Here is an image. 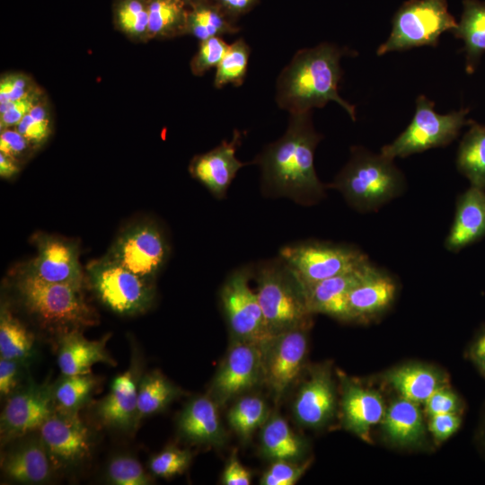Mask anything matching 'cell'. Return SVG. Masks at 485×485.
<instances>
[{
	"label": "cell",
	"instance_id": "obj_44",
	"mask_svg": "<svg viewBox=\"0 0 485 485\" xmlns=\"http://www.w3.org/2000/svg\"><path fill=\"white\" fill-rule=\"evenodd\" d=\"M221 37H212L200 41L197 54L190 61V69L195 75H202L213 66H217L228 49Z\"/></svg>",
	"mask_w": 485,
	"mask_h": 485
},
{
	"label": "cell",
	"instance_id": "obj_53",
	"mask_svg": "<svg viewBox=\"0 0 485 485\" xmlns=\"http://www.w3.org/2000/svg\"><path fill=\"white\" fill-rule=\"evenodd\" d=\"M18 163L15 159L0 153V176L9 179L16 175L20 170Z\"/></svg>",
	"mask_w": 485,
	"mask_h": 485
},
{
	"label": "cell",
	"instance_id": "obj_2",
	"mask_svg": "<svg viewBox=\"0 0 485 485\" xmlns=\"http://www.w3.org/2000/svg\"><path fill=\"white\" fill-rule=\"evenodd\" d=\"M343 55L344 49L330 43L298 51L278 79V104L291 114H298L334 101L355 120V107L338 93Z\"/></svg>",
	"mask_w": 485,
	"mask_h": 485
},
{
	"label": "cell",
	"instance_id": "obj_4",
	"mask_svg": "<svg viewBox=\"0 0 485 485\" xmlns=\"http://www.w3.org/2000/svg\"><path fill=\"white\" fill-rule=\"evenodd\" d=\"M392 161L381 154L355 148L331 187L340 190L348 204L358 210L376 209L403 190V176Z\"/></svg>",
	"mask_w": 485,
	"mask_h": 485
},
{
	"label": "cell",
	"instance_id": "obj_18",
	"mask_svg": "<svg viewBox=\"0 0 485 485\" xmlns=\"http://www.w3.org/2000/svg\"><path fill=\"white\" fill-rule=\"evenodd\" d=\"M336 396L331 373L319 368L302 384L294 401L295 419L307 428H320L332 417Z\"/></svg>",
	"mask_w": 485,
	"mask_h": 485
},
{
	"label": "cell",
	"instance_id": "obj_29",
	"mask_svg": "<svg viewBox=\"0 0 485 485\" xmlns=\"http://www.w3.org/2000/svg\"><path fill=\"white\" fill-rule=\"evenodd\" d=\"M451 31L463 40L466 71L473 73L485 52V4L466 0L461 22Z\"/></svg>",
	"mask_w": 485,
	"mask_h": 485
},
{
	"label": "cell",
	"instance_id": "obj_33",
	"mask_svg": "<svg viewBox=\"0 0 485 485\" xmlns=\"http://www.w3.org/2000/svg\"><path fill=\"white\" fill-rule=\"evenodd\" d=\"M182 391L154 370L142 375L137 392V420L163 411Z\"/></svg>",
	"mask_w": 485,
	"mask_h": 485
},
{
	"label": "cell",
	"instance_id": "obj_23",
	"mask_svg": "<svg viewBox=\"0 0 485 485\" xmlns=\"http://www.w3.org/2000/svg\"><path fill=\"white\" fill-rule=\"evenodd\" d=\"M178 429L185 439L212 445H221L225 433L216 401L207 395L190 400L178 417Z\"/></svg>",
	"mask_w": 485,
	"mask_h": 485
},
{
	"label": "cell",
	"instance_id": "obj_28",
	"mask_svg": "<svg viewBox=\"0 0 485 485\" xmlns=\"http://www.w3.org/2000/svg\"><path fill=\"white\" fill-rule=\"evenodd\" d=\"M386 380L401 397L418 404L425 401L446 381L435 370L422 366H404L386 375Z\"/></svg>",
	"mask_w": 485,
	"mask_h": 485
},
{
	"label": "cell",
	"instance_id": "obj_14",
	"mask_svg": "<svg viewBox=\"0 0 485 485\" xmlns=\"http://www.w3.org/2000/svg\"><path fill=\"white\" fill-rule=\"evenodd\" d=\"M39 430L53 467L76 466L91 454V433L78 412L55 408Z\"/></svg>",
	"mask_w": 485,
	"mask_h": 485
},
{
	"label": "cell",
	"instance_id": "obj_19",
	"mask_svg": "<svg viewBox=\"0 0 485 485\" xmlns=\"http://www.w3.org/2000/svg\"><path fill=\"white\" fill-rule=\"evenodd\" d=\"M241 134L234 133L230 142L224 141L213 150L196 156L190 166V172L216 198H222L239 169L245 163L235 157Z\"/></svg>",
	"mask_w": 485,
	"mask_h": 485
},
{
	"label": "cell",
	"instance_id": "obj_41",
	"mask_svg": "<svg viewBox=\"0 0 485 485\" xmlns=\"http://www.w3.org/2000/svg\"><path fill=\"white\" fill-rule=\"evenodd\" d=\"M106 481L114 485H147L150 476L137 459L127 454L116 455L109 462Z\"/></svg>",
	"mask_w": 485,
	"mask_h": 485
},
{
	"label": "cell",
	"instance_id": "obj_34",
	"mask_svg": "<svg viewBox=\"0 0 485 485\" xmlns=\"http://www.w3.org/2000/svg\"><path fill=\"white\" fill-rule=\"evenodd\" d=\"M148 9L150 40L187 34L189 6L183 0H148Z\"/></svg>",
	"mask_w": 485,
	"mask_h": 485
},
{
	"label": "cell",
	"instance_id": "obj_31",
	"mask_svg": "<svg viewBox=\"0 0 485 485\" xmlns=\"http://www.w3.org/2000/svg\"><path fill=\"white\" fill-rule=\"evenodd\" d=\"M239 31L214 0H203L189 6L187 34L200 41L224 34H234Z\"/></svg>",
	"mask_w": 485,
	"mask_h": 485
},
{
	"label": "cell",
	"instance_id": "obj_27",
	"mask_svg": "<svg viewBox=\"0 0 485 485\" xmlns=\"http://www.w3.org/2000/svg\"><path fill=\"white\" fill-rule=\"evenodd\" d=\"M382 422L386 437L396 445H415L425 436L419 404L405 398L400 397L390 404Z\"/></svg>",
	"mask_w": 485,
	"mask_h": 485
},
{
	"label": "cell",
	"instance_id": "obj_15",
	"mask_svg": "<svg viewBox=\"0 0 485 485\" xmlns=\"http://www.w3.org/2000/svg\"><path fill=\"white\" fill-rule=\"evenodd\" d=\"M254 342L234 339L212 384L213 397L225 403L263 379V349Z\"/></svg>",
	"mask_w": 485,
	"mask_h": 485
},
{
	"label": "cell",
	"instance_id": "obj_35",
	"mask_svg": "<svg viewBox=\"0 0 485 485\" xmlns=\"http://www.w3.org/2000/svg\"><path fill=\"white\" fill-rule=\"evenodd\" d=\"M457 167L472 186L485 189V126L470 122L459 146Z\"/></svg>",
	"mask_w": 485,
	"mask_h": 485
},
{
	"label": "cell",
	"instance_id": "obj_21",
	"mask_svg": "<svg viewBox=\"0 0 485 485\" xmlns=\"http://www.w3.org/2000/svg\"><path fill=\"white\" fill-rule=\"evenodd\" d=\"M52 463L39 436L22 440L6 451L1 468L11 481L22 484H41L51 477Z\"/></svg>",
	"mask_w": 485,
	"mask_h": 485
},
{
	"label": "cell",
	"instance_id": "obj_13",
	"mask_svg": "<svg viewBox=\"0 0 485 485\" xmlns=\"http://www.w3.org/2000/svg\"><path fill=\"white\" fill-rule=\"evenodd\" d=\"M306 328L274 335L263 347V379L276 401L299 376L307 352Z\"/></svg>",
	"mask_w": 485,
	"mask_h": 485
},
{
	"label": "cell",
	"instance_id": "obj_11",
	"mask_svg": "<svg viewBox=\"0 0 485 485\" xmlns=\"http://www.w3.org/2000/svg\"><path fill=\"white\" fill-rule=\"evenodd\" d=\"M168 245L159 227L151 222L125 229L107 257L140 278L151 281L163 266Z\"/></svg>",
	"mask_w": 485,
	"mask_h": 485
},
{
	"label": "cell",
	"instance_id": "obj_5",
	"mask_svg": "<svg viewBox=\"0 0 485 485\" xmlns=\"http://www.w3.org/2000/svg\"><path fill=\"white\" fill-rule=\"evenodd\" d=\"M256 294L267 328L273 336L307 327L313 313L308 309L304 289L281 259L260 265Z\"/></svg>",
	"mask_w": 485,
	"mask_h": 485
},
{
	"label": "cell",
	"instance_id": "obj_7",
	"mask_svg": "<svg viewBox=\"0 0 485 485\" xmlns=\"http://www.w3.org/2000/svg\"><path fill=\"white\" fill-rule=\"evenodd\" d=\"M467 109L439 114L434 110V102L425 95L416 100V111L407 128L391 144L384 146L381 154L393 160L396 157L420 153L428 149L445 146L459 134L468 120Z\"/></svg>",
	"mask_w": 485,
	"mask_h": 485
},
{
	"label": "cell",
	"instance_id": "obj_32",
	"mask_svg": "<svg viewBox=\"0 0 485 485\" xmlns=\"http://www.w3.org/2000/svg\"><path fill=\"white\" fill-rule=\"evenodd\" d=\"M33 335L13 315L5 304L0 310V357L29 365L35 356Z\"/></svg>",
	"mask_w": 485,
	"mask_h": 485
},
{
	"label": "cell",
	"instance_id": "obj_8",
	"mask_svg": "<svg viewBox=\"0 0 485 485\" xmlns=\"http://www.w3.org/2000/svg\"><path fill=\"white\" fill-rule=\"evenodd\" d=\"M91 287L108 309L119 315H135L148 310L154 299L151 281L125 269L107 256L89 264Z\"/></svg>",
	"mask_w": 485,
	"mask_h": 485
},
{
	"label": "cell",
	"instance_id": "obj_6",
	"mask_svg": "<svg viewBox=\"0 0 485 485\" xmlns=\"http://www.w3.org/2000/svg\"><path fill=\"white\" fill-rule=\"evenodd\" d=\"M456 26L445 0L410 1L395 14L391 34L378 47L376 54L382 56L420 46L436 47L440 35Z\"/></svg>",
	"mask_w": 485,
	"mask_h": 485
},
{
	"label": "cell",
	"instance_id": "obj_16",
	"mask_svg": "<svg viewBox=\"0 0 485 485\" xmlns=\"http://www.w3.org/2000/svg\"><path fill=\"white\" fill-rule=\"evenodd\" d=\"M38 253L22 270L43 281L82 287L83 275L75 242L39 234L34 236Z\"/></svg>",
	"mask_w": 485,
	"mask_h": 485
},
{
	"label": "cell",
	"instance_id": "obj_38",
	"mask_svg": "<svg viewBox=\"0 0 485 485\" xmlns=\"http://www.w3.org/2000/svg\"><path fill=\"white\" fill-rule=\"evenodd\" d=\"M266 402L256 396L241 398L227 414L230 427L243 438L249 437L258 428L269 419Z\"/></svg>",
	"mask_w": 485,
	"mask_h": 485
},
{
	"label": "cell",
	"instance_id": "obj_36",
	"mask_svg": "<svg viewBox=\"0 0 485 485\" xmlns=\"http://www.w3.org/2000/svg\"><path fill=\"white\" fill-rule=\"evenodd\" d=\"M98 380L89 374L63 375L53 384L55 408L78 412L91 399Z\"/></svg>",
	"mask_w": 485,
	"mask_h": 485
},
{
	"label": "cell",
	"instance_id": "obj_12",
	"mask_svg": "<svg viewBox=\"0 0 485 485\" xmlns=\"http://www.w3.org/2000/svg\"><path fill=\"white\" fill-rule=\"evenodd\" d=\"M6 400L0 418L2 445L39 430L55 410L48 382L29 380Z\"/></svg>",
	"mask_w": 485,
	"mask_h": 485
},
{
	"label": "cell",
	"instance_id": "obj_1",
	"mask_svg": "<svg viewBox=\"0 0 485 485\" xmlns=\"http://www.w3.org/2000/svg\"><path fill=\"white\" fill-rule=\"evenodd\" d=\"M321 137L313 127L310 111L291 114L285 135L257 158L265 188L303 204L320 199L323 185L316 175L313 159Z\"/></svg>",
	"mask_w": 485,
	"mask_h": 485
},
{
	"label": "cell",
	"instance_id": "obj_25",
	"mask_svg": "<svg viewBox=\"0 0 485 485\" xmlns=\"http://www.w3.org/2000/svg\"><path fill=\"white\" fill-rule=\"evenodd\" d=\"M341 410L345 427L366 441L372 427L382 421L385 413L379 393L348 382L343 387Z\"/></svg>",
	"mask_w": 485,
	"mask_h": 485
},
{
	"label": "cell",
	"instance_id": "obj_56",
	"mask_svg": "<svg viewBox=\"0 0 485 485\" xmlns=\"http://www.w3.org/2000/svg\"><path fill=\"white\" fill-rule=\"evenodd\" d=\"M183 1L187 4L188 6H190L197 2L203 1V0H183Z\"/></svg>",
	"mask_w": 485,
	"mask_h": 485
},
{
	"label": "cell",
	"instance_id": "obj_40",
	"mask_svg": "<svg viewBox=\"0 0 485 485\" xmlns=\"http://www.w3.org/2000/svg\"><path fill=\"white\" fill-rule=\"evenodd\" d=\"M52 119L44 97L14 128L31 145L38 148L45 144L52 133Z\"/></svg>",
	"mask_w": 485,
	"mask_h": 485
},
{
	"label": "cell",
	"instance_id": "obj_26",
	"mask_svg": "<svg viewBox=\"0 0 485 485\" xmlns=\"http://www.w3.org/2000/svg\"><path fill=\"white\" fill-rule=\"evenodd\" d=\"M395 294L394 280L370 264L363 278L348 294L353 319L380 313L392 304Z\"/></svg>",
	"mask_w": 485,
	"mask_h": 485
},
{
	"label": "cell",
	"instance_id": "obj_42",
	"mask_svg": "<svg viewBox=\"0 0 485 485\" xmlns=\"http://www.w3.org/2000/svg\"><path fill=\"white\" fill-rule=\"evenodd\" d=\"M190 461L191 454L190 451L175 446H167L150 458L148 468L153 475L169 479L184 472Z\"/></svg>",
	"mask_w": 485,
	"mask_h": 485
},
{
	"label": "cell",
	"instance_id": "obj_51",
	"mask_svg": "<svg viewBox=\"0 0 485 485\" xmlns=\"http://www.w3.org/2000/svg\"><path fill=\"white\" fill-rule=\"evenodd\" d=\"M251 481L250 472L234 454L225 465L222 475V483L225 485H249Z\"/></svg>",
	"mask_w": 485,
	"mask_h": 485
},
{
	"label": "cell",
	"instance_id": "obj_30",
	"mask_svg": "<svg viewBox=\"0 0 485 485\" xmlns=\"http://www.w3.org/2000/svg\"><path fill=\"white\" fill-rule=\"evenodd\" d=\"M264 455L274 461H296L304 451V444L278 415L273 416L263 425L260 434Z\"/></svg>",
	"mask_w": 485,
	"mask_h": 485
},
{
	"label": "cell",
	"instance_id": "obj_55",
	"mask_svg": "<svg viewBox=\"0 0 485 485\" xmlns=\"http://www.w3.org/2000/svg\"><path fill=\"white\" fill-rule=\"evenodd\" d=\"M479 367L481 373L485 376V358H481L474 361Z\"/></svg>",
	"mask_w": 485,
	"mask_h": 485
},
{
	"label": "cell",
	"instance_id": "obj_39",
	"mask_svg": "<svg viewBox=\"0 0 485 485\" xmlns=\"http://www.w3.org/2000/svg\"><path fill=\"white\" fill-rule=\"evenodd\" d=\"M249 56L250 48L242 39L229 45L216 66L215 86L221 88L227 84H242L246 75Z\"/></svg>",
	"mask_w": 485,
	"mask_h": 485
},
{
	"label": "cell",
	"instance_id": "obj_10",
	"mask_svg": "<svg viewBox=\"0 0 485 485\" xmlns=\"http://www.w3.org/2000/svg\"><path fill=\"white\" fill-rule=\"evenodd\" d=\"M251 271L242 268L227 278L221 290L222 306L234 339L264 346L269 331L257 297L249 285Z\"/></svg>",
	"mask_w": 485,
	"mask_h": 485
},
{
	"label": "cell",
	"instance_id": "obj_3",
	"mask_svg": "<svg viewBox=\"0 0 485 485\" xmlns=\"http://www.w3.org/2000/svg\"><path fill=\"white\" fill-rule=\"evenodd\" d=\"M15 287L27 312L43 328L59 336L97 322L80 287L46 282L24 271L18 277Z\"/></svg>",
	"mask_w": 485,
	"mask_h": 485
},
{
	"label": "cell",
	"instance_id": "obj_24",
	"mask_svg": "<svg viewBox=\"0 0 485 485\" xmlns=\"http://www.w3.org/2000/svg\"><path fill=\"white\" fill-rule=\"evenodd\" d=\"M109 335L98 340H90L79 331L62 334L58 339L57 365L63 375L91 373L96 363L113 365L106 349Z\"/></svg>",
	"mask_w": 485,
	"mask_h": 485
},
{
	"label": "cell",
	"instance_id": "obj_50",
	"mask_svg": "<svg viewBox=\"0 0 485 485\" xmlns=\"http://www.w3.org/2000/svg\"><path fill=\"white\" fill-rule=\"evenodd\" d=\"M461 416L457 412L442 413L430 416L428 430L437 441H445L460 428Z\"/></svg>",
	"mask_w": 485,
	"mask_h": 485
},
{
	"label": "cell",
	"instance_id": "obj_22",
	"mask_svg": "<svg viewBox=\"0 0 485 485\" xmlns=\"http://www.w3.org/2000/svg\"><path fill=\"white\" fill-rule=\"evenodd\" d=\"M485 236V189L472 186L456 201L455 215L445 246L458 251Z\"/></svg>",
	"mask_w": 485,
	"mask_h": 485
},
{
	"label": "cell",
	"instance_id": "obj_52",
	"mask_svg": "<svg viewBox=\"0 0 485 485\" xmlns=\"http://www.w3.org/2000/svg\"><path fill=\"white\" fill-rule=\"evenodd\" d=\"M223 12L234 22L239 16L250 12L259 0H214Z\"/></svg>",
	"mask_w": 485,
	"mask_h": 485
},
{
	"label": "cell",
	"instance_id": "obj_46",
	"mask_svg": "<svg viewBox=\"0 0 485 485\" xmlns=\"http://www.w3.org/2000/svg\"><path fill=\"white\" fill-rule=\"evenodd\" d=\"M36 85L32 78L22 73L3 75L0 80V105L22 98Z\"/></svg>",
	"mask_w": 485,
	"mask_h": 485
},
{
	"label": "cell",
	"instance_id": "obj_54",
	"mask_svg": "<svg viewBox=\"0 0 485 485\" xmlns=\"http://www.w3.org/2000/svg\"><path fill=\"white\" fill-rule=\"evenodd\" d=\"M471 357L475 361L485 358V331L475 340L470 350Z\"/></svg>",
	"mask_w": 485,
	"mask_h": 485
},
{
	"label": "cell",
	"instance_id": "obj_49",
	"mask_svg": "<svg viewBox=\"0 0 485 485\" xmlns=\"http://www.w3.org/2000/svg\"><path fill=\"white\" fill-rule=\"evenodd\" d=\"M33 149L29 141L14 128H5L0 133V153L16 161L24 158Z\"/></svg>",
	"mask_w": 485,
	"mask_h": 485
},
{
	"label": "cell",
	"instance_id": "obj_48",
	"mask_svg": "<svg viewBox=\"0 0 485 485\" xmlns=\"http://www.w3.org/2000/svg\"><path fill=\"white\" fill-rule=\"evenodd\" d=\"M424 404L425 411L429 417L442 413H459L461 409L458 396L447 386L436 391Z\"/></svg>",
	"mask_w": 485,
	"mask_h": 485
},
{
	"label": "cell",
	"instance_id": "obj_43",
	"mask_svg": "<svg viewBox=\"0 0 485 485\" xmlns=\"http://www.w3.org/2000/svg\"><path fill=\"white\" fill-rule=\"evenodd\" d=\"M44 97L43 90L36 85L22 98L0 105V129L15 128Z\"/></svg>",
	"mask_w": 485,
	"mask_h": 485
},
{
	"label": "cell",
	"instance_id": "obj_9",
	"mask_svg": "<svg viewBox=\"0 0 485 485\" xmlns=\"http://www.w3.org/2000/svg\"><path fill=\"white\" fill-rule=\"evenodd\" d=\"M280 259L302 287L350 272L368 261L357 249L321 242L285 246L280 250Z\"/></svg>",
	"mask_w": 485,
	"mask_h": 485
},
{
	"label": "cell",
	"instance_id": "obj_45",
	"mask_svg": "<svg viewBox=\"0 0 485 485\" xmlns=\"http://www.w3.org/2000/svg\"><path fill=\"white\" fill-rule=\"evenodd\" d=\"M308 466V462L299 464L293 461H275L262 475L260 484L294 485L303 476Z\"/></svg>",
	"mask_w": 485,
	"mask_h": 485
},
{
	"label": "cell",
	"instance_id": "obj_47",
	"mask_svg": "<svg viewBox=\"0 0 485 485\" xmlns=\"http://www.w3.org/2000/svg\"><path fill=\"white\" fill-rule=\"evenodd\" d=\"M27 366L20 361L0 357L1 398H9L24 384L22 380Z\"/></svg>",
	"mask_w": 485,
	"mask_h": 485
},
{
	"label": "cell",
	"instance_id": "obj_17",
	"mask_svg": "<svg viewBox=\"0 0 485 485\" xmlns=\"http://www.w3.org/2000/svg\"><path fill=\"white\" fill-rule=\"evenodd\" d=\"M137 352L132 344L129 367L112 380L110 392L96 407L98 419L106 427L130 431L139 424L137 392L142 366Z\"/></svg>",
	"mask_w": 485,
	"mask_h": 485
},
{
	"label": "cell",
	"instance_id": "obj_20",
	"mask_svg": "<svg viewBox=\"0 0 485 485\" xmlns=\"http://www.w3.org/2000/svg\"><path fill=\"white\" fill-rule=\"evenodd\" d=\"M370 262L359 268L303 287L312 313H322L342 320L353 319L349 304L350 290L363 278Z\"/></svg>",
	"mask_w": 485,
	"mask_h": 485
},
{
	"label": "cell",
	"instance_id": "obj_37",
	"mask_svg": "<svg viewBox=\"0 0 485 485\" xmlns=\"http://www.w3.org/2000/svg\"><path fill=\"white\" fill-rule=\"evenodd\" d=\"M112 16L116 29L130 40H150L148 0H114Z\"/></svg>",
	"mask_w": 485,
	"mask_h": 485
}]
</instances>
